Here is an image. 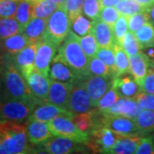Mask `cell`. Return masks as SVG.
<instances>
[{
	"label": "cell",
	"instance_id": "obj_1",
	"mask_svg": "<svg viewBox=\"0 0 154 154\" xmlns=\"http://www.w3.org/2000/svg\"><path fill=\"white\" fill-rule=\"evenodd\" d=\"M26 133V124L21 122L0 121V154L31 152Z\"/></svg>",
	"mask_w": 154,
	"mask_h": 154
},
{
	"label": "cell",
	"instance_id": "obj_2",
	"mask_svg": "<svg viewBox=\"0 0 154 154\" xmlns=\"http://www.w3.org/2000/svg\"><path fill=\"white\" fill-rule=\"evenodd\" d=\"M59 55L71 68L78 79L87 80L90 75L88 72V58L79 43V37L72 32L58 46Z\"/></svg>",
	"mask_w": 154,
	"mask_h": 154
},
{
	"label": "cell",
	"instance_id": "obj_3",
	"mask_svg": "<svg viewBox=\"0 0 154 154\" xmlns=\"http://www.w3.org/2000/svg\"><path fill=\"white\" fill-rule=\"evenodd\" d=\"M3 84L5 90V95L7 97L29 102L34 105L40 104L33 97L25 78L13 63L6 65L5 70L4 71Z\"/></svg>",
	"mask_w": 154,
	"mask_h": 154
},
{
	"label": "cell",
	"instance_id": "obj_4",
	"mask_svg": "<svg viewBox=\"0 0 154 154\" xmlns=\"http://www.w3.org/2000/svg\"><path fill=\"white\" fill-rule=\"evenodd\" d=\"M71 24L72 22L66 11L62 6H58L47 19L46 29L43 39L58 47L70 32Z\"/></svg>",
	"mask_w": 154,
	"mask_h": 154
},
{
	"label": "cell",
	"instance_id": "obj_5",
	"mask_svg": "<svg viewBox=\"0 0 154 154\" xmlns=\"http://www.w3.org/2000/svg\"><path fill=\"white\" fill-rule=\"evenodd\" d=\"M37 105L0 95V119L22 122L31 114Z\"/></svg>",
	"mask_w": 154,
	"mask_h": 154
},
{
	"label": "cell",
	"instance_id": "obj_6",
	"mask_svg": "<svg viewBox=\"0 0 154 154\" xmlns=\"http://www.w3.org/2000/svg\"><path fill=\"white\" fill-rule=\"evenodd\" d=\"M97 108L89 97L84 80L78 79L72 84L67 109L75 113H83Z\"/></svg>",
	"mask_w": 154,
	"mask_h": 154
},
{
	"label": "cell",
	"instance_id": "obj_7",
	"mask_svg": "<svg viewBox=\"0 0 154 154\" xmlns=\"http://www.w3.org/2000/svg\"><path fill=\"white\" fill-rule=\"evenodd\" d=\"M115 134L105 126L94 128L91 131V137L84 142L88 150L96 153H110L115 145Z\"/></svg>",
	"mask_w": 154,
	"mask_h": 154
},
{
	"label": "cell",
	"instance_id": "obj_8",
	"mask_svg": "<svg viewBox=\"0 0 154 154\" xmlns=\"http://www.w3.org/2000/svg\"><path fill=\"white\" fill-rule=\"evenodd\" d=\"M51 132L56 136H63L74 139L80 142H86L89 138L88 133L81 131L70 118L59 116L48 122Z\"/></svg>",
	"mask_w": 154,
	"mask_h": 154
},
{
	"label": "cell",
	"instance_id": "obj_9",
	"mask_svg": "<svg viewBox=\"0 0 154 154\" xmlns=\"http://www.w3.org/2000/svg\"><path fill=\"white\" fill-rule=\"evenodd\" d=\"M46 153L67 154L81 152L85 149V144L77 141L74 139L63 136L51 138L47 141L40 145Z\"/></svg>",
	"mask_w": 154,
	"mask_h": 154
},
{
	"label": "cell",
	"instance_id": "obj_10",
	"mask_svg": "<svg viewBox=\"0 0 154 154\" xmlns=\"http://www.w3.org/2000/svg\"><path fill=\"white\" fill-rule=\"evenodd\" d=\"M31 90L33 97L41 103H48V92L50 87V79L43 73L33 69L24 77Z\"/></svg>",
	"mask_w": 154,
	"mask_h": 154
},
{
	"label": "cell",
	"instance_id": "obj_11",
	"mask_svg": "<svg viewBox=\"0 0 154 154\" xmlns=\"http://www.w3.org/2000/svg\"><path fill=\"white\" fill-rule=\"evenodd\" d=\"M74 113L72 111L62 108L60 106L52 105L51 103H41L33 108L31 114L28 116V119L48 122L51 119L59 116H66L71 119Z\"/></svg>",
	"mask_w": 154,
	"mask_h": 154
},
{
	"label": "cell",
	"instance_id": "obj_12",
	"mask_svg": "<svg viewBox=\"0 0 154 154\" xmlns=\"http://www.w3.org/2000/svg\"><path fill=\"white\" fill-rule=\"evenodd\" d=\"M57 46L46 40H41L38 43L36 57L34 61V69L49 76L50 65L54 57Z\"/></svg>",
	"mask_w": 154,
	"mask_h": 154
},
{
	"label": "cell",
	"instance_id": "obj_13",
	"mask_svg": "<svg viewBox=\"0 0 154 154\" xmlns=\"http://www.w3.org/2000/svg\"><path fill=\"white\" fill-rule=\"evenodd\" d=\"M112 77L100 75H89L88 79L85 80L86 88L94 106L97 107L99 99L106 93L109 88L112 86Z\"/></svg>",
	"mask_w": 154,
	"mask_h": 154
},
{
	"label": "cell",
	"instance_id": "obj_14",
	"mask_svg": "<svg viewBox=\"0 0 154 154\" xmlns=\"http://www.w3.org/2000/svg\"><path fill=\"white\" fill-rule=\"evenodd\" d=\"M49 76L52 80L62 82L73 83L78 80L71 68L68 65V63L58 53L56 54L51 60L50 65Z\"/></svg>",
	"mask_w": 154,
	"mask_h": 154
},
{
	"label": "cell",
	"instance_id": "obj_15",
	"mask_svg": "<svg viewBox=\"0 0 154 154\" xmlns=\"http://www.w3.org/2000/svg\"><path fill=\"white\" fill-rule=\"evenodd\" d=\"M72 84L73 83L62 82L51 79L47 98L48 103L67 109Z\"/></svg>",
	"mask_w": 154,
	"mask_h": 154
},
{
	"label": "cell",
	"instance_id": "obj_16",
	"mask_svg": "<svg viewBox=\"0 0 154 154\" xmlns=\"http://www.w3.org/2000/svg\"><path fill=\"white\" fill-rule=\"evenodd\" d=\"M26 133L28 141L33 145H42L53 135L47 122L32 119L26 123Z\"/></svg>",
	"mask_w": 154,
	"mask_h": 154
},
{
	"label": "cell",
	"instance_id": "obj_17",
	"mask_svg": "<svg viewBox=\"0 0 154 154\" xmlns=\"http://www.w3.org/2000/svg\"><path fill=\"white\" fill-rule=\"evenodd\" d=\"M37 45L38 43L28 44L22 51L14 55L13 63L24 77L34 69Z\"/></svg>",
	"mask_w": 154,
	"mask_h": 154
},
{
	"label": "cell",
	"instance_id": "obj_18",
	"mask_svg": "<svg viewBox=\"0 0 154 154\" xmlns=\"http://www.w3.org/2000/svg\"><path fill=\"white\" fill-rule=\"evenodd\" d=\"M129 62V74L134 81L141 87L144 78L150 68V59L143 51H140L137 54L128 56Z\"/></svg>",
	"mask_w": 154,
	"mask_h": 154
},
{
	"label": "cell",
	"instance_id": "obj_19",
	"mask_svg": "<svg viewBox=\"0 0 154 154\" xmlns=\"http://www.w3.org/2000/svg\"><path fill=\"white\" fill-rule=\"evenodd\" d=\"M112 87L122 98L135 99L138 94L141 91L140 87L134 79L129 75H126V74L113 77Z\"/></svg>",
	"mask_w": 154,
	"mask_h": 154
},
{
	"label": "cell",
	"instance_id": "obj_20",
	"mask_svg": "<svg viewBox=\"0 0 154 154\" xmlns=\"http://www.w3.org/2000/svg\"><path fill=\"white\" fill-rule=\"evenodd\" d=\"M91 33L94 35L99 47H113L115 39L113 29L100 19L93 21Z\"/></svg>",
	"mask_w": 154,
	"mask_h": 154
},
{
	"label": "cell",
	"instance_id": "obj_21",
	"mask_svg": "<svg viewBox=\"0 0 154 154\" xmlns=\"http://www.w3.org/2000/svg\"><path fill=\"white\" fill-rule=\"evenodd\" d=\"M115 134L116 142L113 147L110 149V153L113 154H132L135 153L140 135L134 134Z\"/></svg>",
	"mask_w": 154,
	"mask_h": 154
},
{
	"label": "cell",
	"instance_id": "obj_22",
	"mask_svg": "<svg viewBox=\"0 0 154 154\" xmlns=\"http://www.w3.org/2000/svg\"><path fill=\"white\" fill-rule=\"evenodd\" d=\"M47 20L38 17H32L24 26L22 33L28 38L29 44L38 43L44 38Z\"/></svg>",
	"mask_w": 154,
	"mask_h": 154
},
{
	"label": "cell",
	"instance_id": "obj_23",
	"mask_svg": "<svg viewBox=\"0 0 154 154\" xmlns=\"http://www.w3.org/2000/svg\"><path fill=\"white\" fill-rule=\"evenodd\" d=\"M140 110L141 108L134 99L120 97L107 113L134 119L139 115Z\"/></svg>",
	"mask_w": 154,
	"mask_h": 154
},
{
	"label": "cell",
	"instance_id": "obj_24",
	"mask_svg": "<svg viewBox=\"0 0 154 154\" xmlns=\"http://www.w3.org/2000/svg\"><path fill=\"white\" fill-rule=\"evenodd\" d=\"M29 44L28 38L22 33H18L14 34L9 38L2 39L0 41V45L6 51L7 54L14 56L22 51L25 46Z\"/></svg>",
	"mask_w": 154,
	"mask_h": 154
},
{
	"label": "cell",
	"instance_id": "obj_25",
	"mask_svg": "<svg viewBox=\"0 0 154 154\" xmlns=\"http://www.w3.org/2000/svg\"><path fill=\"white\" fill-rule=\"evenodd\" d=\"M97 108L88 112L77 113L76 115L74 114L71 117V121L81 131L88 134V132H91L96 126L94 119V111Z\"/></svg>",
	"mask_w": 154,
	"mask_h": 154
},
{
	"label": "cell",
	"instance_id": "obj_26",
	"mask_svg": "<svg viewBox=\"0 0 154 154\" xmlns=\"http://www.w3.org/2000/svg\"><path fill=\"white\" fill-rule=\"evenodd\" d=\"M134 122L141 134L152 132L154 130V110H141L134 118Z\"/></svg>",
	"mask_w": 154,
	"mask_h": 154
},
{
	"label": "cell",
	"instance_id": "obj_27",
	"mask_svg": "<svg viewBox=\"0 0 154 154\" xmlns=\"http://www.w3.org/2000/svg\"><path fill=\"white\" fill-rule=\"evenodd\" d=\"M18 33H22V28L15 17H0V40Z\"/></svg>",
	"mask_w": 154,
	"mask_h": 154
},
{
	"label": "cell",
	"instance_id": "obj_28",
	"mask_svg": "<svg viewBox=\"0 0 154 154\" xmlns=\"http://www.w3.org/2000/svg\"><path fill=\"white\" fill-rule=\"evenodd\" d=\"M58 5L51 0H41L36 4H33L32 17H38L43 19H48Z\"/></svg>",
	"mask_w": 154,
	"mask_h": 154
},
{
	"label": "cell",
	"instance_id": "obj_29",
	"mask_svg": "<svg viewBox=\"0 0 154 154\" xmlns=\"http://www.w3.org/2000/svg\"><path fill=\"white\" fill-rule=\"evenodd\" d=\"M113 49H114V52H115L116 68L115 76H119L122 75L129 73L128 56L125 52V51L122 48L121 45L117 44L114 45Z\"/></svg>",
	"mask_w": 154,
	"mask_h": 154
},
{
	"label": "cell",
	"instance_id": "obj_30",
	"mask_svg": "<svg viewBox=\"0 0 154 154\" xmlns=\"http://www.w3.org/2000/svg\"><path fill=\"white\" fill-rule=\"evenodd\" d=\"M134 34L137 38L140 50L148 46H153L152 40L154 37V26L151 22L145 23L138 29Z\"/></svg>",
	"mask_w": 154,
	"mask_h": 154
},
{
	"label": "cell",
	"instance_id": "obj_31",
	"mask_svg": "<svg viewBox=\"0 0 154 154\" xmlns=\"http://www.w3.org/2000/svg\"><path fill=\"white\" fill-rule=\"evenodd\" d=\"M33 3L30 0H19L17 5L15 18L19 24L22 26V30L24 26L28 23L32 18Z\"/></svg>",
	"mask_w": 154,
	"mask_h": 154
},
{
	"label": "cell",
	"instance_id": "obj_32",
	"mask_svg": "<svg viewBox=\"0 0 154 154\" xmlns=\"http://www.w3.org/2000/svg\"><path fill=\"white\" fill-rule=\"evenodd\" d=\"M88 72L90 75H100L105 77H114V74L110 67L107 66L102 60L97 57L90 58L88 62Z\"/></svg>",
	"mask_w": 154,
	"mask_h": 154
},
{
	"label": "cell",
	"instance_id": "obj_33",
	"mask_svg": "<svg viewBox=\"0 0 154 154\" xmlns=\"http://www.w3.org/2000/svg\"><path fill=\"white\" fill-rule=\"evenodd\" d=\"M120 96L112 86L108 89L97 104V109L103 113H107L116 102L119 99Z\"/></svg>",
	"mask_w": 154,
	"mask_h": 154
},
{
	"label": "cell",
	"instance_id": "obj_34",
	"mask_svg": "<svg viewBox=\"0 0 154 154\" xmlns=\"http://www.w3.org/2000/svg\"><path fill=\"white\" fill-rule=\"evenodd\" d=\"M92 24L93 22H90L83 15H80L72 22L70 30L78 37H83L91 33Z\"/></svg>",
	"mask_w": 154,
	"mask_h": 154
},
{
	"label": "cell",
	"instance_id": "obj_35",
	"mask_svg": "<svg viewBox=\"0 0 154 154\" xmlns=\"http://www.w3.org/2000/svg\"><path fill=\"white\" fill-rule=\"evenodd\" d=\"M116 9L120 13V15L127 17L145 11V8L135 0H122L116 5Z\"/></svg>",
	"mask_w": 154,
	"mask_h": 154
},
{
	"label": "cell",
	"instance_id": "obj_36",
	"mask_svg": "<svg viewBox=\"0 0 154 154\" xmlns=\"http://www.w3.org/2000/svg\"><path fill=\"white\" fill-rule=\"evenodd\" d=\"M79 43L88 58H92L96 56L99 47L93 33H89L83 37H79Z\"/></svg>",
	"mask_w": 154,
	"mask_h": 154
},
{
	"label": "cell",
	"instance_id": "obj_37",
	"mask_svg": "<svg viewBox=\"0 0 154 154\" xmlns=\"http://www.w3.org/2000/svg\"><path fill=\"white\" fill-rule=\"evenodd\" d=\"M121 46L122 48L125 51L128 56L135 55L140 51V45H139L135 34L129 30L123 36Z\"/></svg>",
	"mask_w": 154,
	"mask_h": 154
},
{
	"label": "cell",
	"instance_id": "obj_38",
	"mask_svg": "<svg viewBox=\"0 0 154 154\" xmlns=\"http://www.w3.org/2000/svg\"><path fill=\"white\" fill-rule=\"evenodd\" d=\"M100 60H102L107 66L110 67L111 71L113 72L114 76L116 75V68L115 52L113 47H99L97 51L96 56Z\"/></svg>",
	"mask_w": 154,
	"mask_h": 154
},
{
	"label": "cell",
	"instance_id": "obj_39",
	"mask_svg": "<svg viewBox=\"0 0 154 154\" xmlns=\"http://www.w3.org/2000/svg\"><path fill=\"white\" fill-rule=\"evenodd\" d=\"M101 9L99 0H85L83 4L82 13L85 17H88L92 21H95L99 18Z\"/></svg>",
	"mask_w": 154,
	"mask_h": 154
},
{
	"label": "cell",
	"instance_id": "obj_40",
	"mask_svg": "<svg viewBox=\"0 0 154 154\" xmlns=\"http://www.w3.org/2000/svg\"><path fill=\"white\" fill-rule=\"evenodd\" d=\"M85 0H66L62 7L66 11L71 22L82 13V7Z\"/></svg>",
	"mask_w": 154,
	"mask_h": 154
},
{
	"label": "cell",
	"instance_id": "obj_41",
	"mask_svg": "<svg viewBox=\"0 0 154 154\" xmlns=\"http://www.w3.org/2000/svg\"><path fill=\"white\" fill-rule=\"evenodd\" d=\"M146 22H149L148 16L146 11H142L128 17V28L129 31L135 33L139 28Z\"/></svg>",
	"mask_w": 154,
	"mask_h": 154
},
{
	"label": "cell",
	"instance_id": "obj_42",
	"mask_svg": "<svg viewBox=\"0 0 154 154\" xmlns=\"http://www.w3.org/2000/svg\"><path fill=\"white\" fill-rule=\"evenodd\" d=\"M128 17L121 15L113 28V35H114V39H115V44L121 45L122 38L125 35V33L128 32Z\"/></svg>",
	"mask_w": 154,
	"mask_h": 154
},
{
	"label": "cell",
	"instance_id": "obj_43",
	"mask_svg": "<svg viewBox=\"0 0 154 154\" xmlns=\"http://www.w3.org/2000/svg\"><path fill=\"white\" fill-rule=\"evenodd\" d=\"M120 16H121L120 13L117 11L116 8H113V6H109V7H104L101 9L99 19L107 23L110 28L113 29L115 23L118 20Z\"/></svg>",
	"mask_w": 154,
	"mask_h": 154
},
{
	"label": "cell",
	"instance_id": "obj_44",
	"mask_svg": "<svg viewBox=\"0 0 154 154\" xmlns=\"http://www.w3.org/2000/svg\"><path fill=\"white\" fill-rule=\"evenodd\" d=\"M19 0H0V17H15Z\"/></svg>",
	"mask_w": 154,
	"mask_h": 154
},
{
	"label": "cell",
	"instance_id": "obj_45",
	"mask_svg": "<svg viewBox=\"0 0 154 154\" xmlns=\"http://www.w3.org/2000/svg\"><path fill=\"white\" fill-rule=\"evenodd\" d=\"M134 99L141 110H154V94L140 91Z\"/></svg>",
	"mask_w": 154,
	"mask_h": 154
},
{
	"label": "cell",
	"instance_id": "obj_46",
	"mask_svg": "<svg viewBox=\"0 0 154 154\" xmlns=\"http://www.w3.org/2000/svg\"><path fill=\"white\" fill-rule=\"evenodd\" d=\"M136 154H154V141L152 138L140 137L136 149Z\"/></svg>",
	"mask_w": 154,
	"mask_h": 154
},
{
	"label": "cell",
	"instance_id": "obj_47",
	"mask_svg": "<svg viewBox=\"0 0 154 154\" xmlns=\"http://www.w3.org/2000/svg\"><path fill=\"white\" fill-rule=\"evenodd\" d=\"M141 91L154 94V70L150 67L140 87Z\"/></svg>",
	"mask_w": 154,
	"mask_h": 154
},
{
	"label": "cell",
	"instance_id": "obj_48",
	"mask_svg": "<svg viewBox=\"0 0 154 154\" xmlns=\"http://www.w3.org/2000/svg\"><path fill=\"white\" fill-rule=\"evenodd\" d=\"M145 11L148 16L149 22H151L154 26V4L147 7L146 9H145Z\"/></svg>",
	"mask_w": 154,
	"mask_h": 154
},
{
	"label": "cell",
	"instance_id": "obj_49",
	"mask_svg": "<svg viewBox=\"0 0 154 154\" xmlns=\"http://www.w3.org/2000/svg\"><path fill=\"white\" fill-rule=\"evenodd\" d=\"M122 0H99L101 8L109 7V6H116Z\"/></svg>",
	"mask_w": 154,
	"mask_h": 154
},
{
	"label": "cell",
	"instance_id": "obj_50",
	"mask_svg": "<svg viewBox=\"0 0 154 154\" xmlns=\"http://www.w3.org/2000/svg\"><path fill=\"white\" fill-rule=\"evenodd\" d=\"M135 1L139 3L142 7H144L145 9H146L147 7L154 4V0H135Z\"/></svg>",
	"mask_w": 154,
	"mask_h": 154
},
{
	"label": "cell",
	"instance_id": "obj_51",
	"mask_svg": "<svg viewBox=\"0 0 154 154\" xmlns=\"http://www.w3.org/2000/svg\"><path fill=\"white\" fill-rule=\"evenodd\" d=\"M3 80H4V72L2 70V68L0 66V92L2 89V85H3Z\"/></svg>",
	"mask_w": 154,
	"mask_h": 154
},
{
	"label": "cell",
	"instance_id": "obj_52",
	"mask_svg": "<svg viewBox=\"0 0 154 154\" xmlns=\"http://www.w3.org/2000/svg\"><path fill=\"white\" fill-rule=\"evenodd\" d=\"M51 1L55 2L56 4H57L58 6H62L63 4H64V2H65L66 0H51Z\"/></svg>",
	"mask_w": 154,
	"mask_h": 154
},
{
	"label": "cell",
	"instance_id": "obj_53",
	"mask_svg": "<svg viewBox=\"0 0 154 154\" xmlns=\"http://www.w3.org/2000/svg\"><path fill=\"white\" fill-rule=\"evenodd\" d=\"M150 67L154 70V57L150 60Z\"/></svg>",
	"mask_w": 154,
	"mask_h": 154
},
{
	"label": "cell",
	"instance_id": "obj_54",
	"mask_svg": "<svg viewBox=\"0 0 154 154\" xmlns=\"http://www.w3.org/2000/svg\"><path fill=\"white\" fill-rule=\"evenodd\" d=\"M30 1H32L33 4H36V3H38V2L41 1V0H30Z\"/></svg>",
	"mask_w": 154,
	"mask_h": 154
},
{
	"label": "cell",
	"instance_id": "obj_55",
	"mask_svg": "<svg viewBox=\"0 0 154 154\" xmlns=\"http://www.w3.org/2000/svg\"><path fill=\"white\" fill-rule=\"evenodd\" d=\"M152 45L154 46V37H153V40H152Z\"/></svg>",
	"mask_w": 154,
	"mask_h": 154
},
{
	"label": "cell",
	"instance_id": "obj_56",
	"mask_svg": "<svg viewBox=\"0 0 154 154\" xmlns=\"http://www.w3.org/2000/svg\"><path fill=\"white\" fill-rule=\"evenodd\" d=\"M152 139H153V141H154V134H153V136H152Z\"/></svg>",
	"mask_w": 154,
	"mask_h": 154
},
{
	"label": "cell",
	"instance_id": "obj_57",
	"mask_svg": "<svg viewBox=\"0 0 154 154\" xmlns=\"http://www.w3.org/2000/svg\"><path fill=\"white\" fill-rule=\"evenodd\" d=\"M0 41H1V40H0Z\"/></svg>",
	"mask_w": 154,
	"mask_h": 154
}]
</instances>
